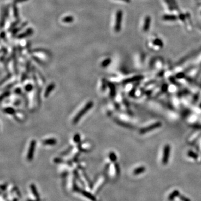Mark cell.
<instances>
[{"label":"cell","mask_w":201,"mask_h":201,"mask_svg":"<svg viewBox=\"0 0 201 201\" xmlns=\"http://www.w3.org/2000/svg\"><path fill=\"white\" fill-rule=\"evenodd\" d=\"M32 52H33V53H36V52H37V53H38V52H42H42H44V53H45L48 55H49L50 54V51H49L48 50H46L45 49H43V48H37V49H34L32 50Z\"/></svg>","instance_id":"cell-15"},{"label":"cell","mask_w":201,"mask_h":201,"mask_svg":"<svg viewBox=\"0 0 201 201\" xmlns=\"http://www.w3.org/2000/svg\"><path fill=\"white\" fill-rule=\"evenodd\" d=\"M28 1V0H14V4H16L17 3H20V2H25V1Z\"/></svg>","instance_id":"cell-25"},{"label":"cell","mask_w":201,"mask_h":201,"mask_svg":"<svg viewBox=\"0 0 201 201\" xmlns=\"http://www.w3.org/2000/svg\"><path fill=\"white\" fill-rule=\"evenodd\" d=\"M34 33V30L32 28H29L27 29L26 30H25L24 32H23L22 33L19 34L17 36V38L18 39H23L25 38L26 37H29V36H31Z\"/></svg>","instance_id":"cell-11"},{"label":"cell","mask_w":201,"mask_h":201,"mask_svg":"<svg viewBox=\"0 0 201 201\" xmlns=\"http://www.w3.org/2000/svg\"><path fill=\"white\" fill-rule=\"evenodd\" d=\"M2 111L4 113L6 114L13 116H14L16 112H17V110H16L14 107L11 106H6L3 107Z\"/></svg>","instance_id":"cell-12"},{"label":"cell","mask_w":201,"mask_h":201,"mask_svg":"<svg viewBox=\"0 0 201 201\" xmlns=\"http://www.w3.org/2000/svg\"><path fill=\"white\" fill-rule=\"evenodd\" d=\"M20 22V20H17L16 21L14 22L13 23H12L10 27V29H9V31H13L15 28H16V25H17V24Z\"/></svg>","instance_id":"cell-22"},{"label":"cell","mask_w":201,"mask_h":201,"mask_svg":"<svg viewBox=\"0 0 201 201\" xmlns=\"http://www.w3.org/2000/svg\"><path fill=\"white\" fill-rule=\"evenodd\" d=\"M27 22H24L23 24H22L21 26L15 28V29H14L13 31H13V35L16 34L18 33L19 31H20V30H22L24 27H25V26L27 25Z\"/></svg>","instance_id":"cell-14"},{"label":"cell","mask_w":201,"mask_h":201,"mask_svg":"<svg viewBox=\"0 0 201 201\" xmlns=\"http://www.w3.org/2000/svg\"><path fill=\"white\" fill-rule=\"evenodd\" d=\"M150 22H151V19L150 16H146L145 20V22L143 26V30L145 32H146L149 29L150 25Z\"/></svg>","instance_id":"cell-13"},{"label":"cell","mask_w":201,"mask_h":201,"mask_svg":"<svg viewBox=\"0 0 201 201\" xmlns=\"http://www.w3.org/2000/svg\"><path fill=\"white\" fill-rule=\"evenodd\" d=\"M154 44H155V45L159 46L160 47H163V42L161 41L160 39H155L154 42Z\"/></svg>","instance_id":"cell-23"},{"label":"cell","mask_w":201,"mask_h":201,"mask_svg":"<svg viewBox=\"0 0 201 201\" xmlns=\"http://www.w3.org/2000/svg\"><path fill=\"white\" fill-rule=\"evenodd\" d=\"M18 80L16 78H11L9 80H8L5 83V85H4L3 89L5 90V91L7 90H10V88H13V87L16 86V84H17Z\"/></svg>","instance_id":"cell-7"},{"label":"cell","mask_w":201,"mask_h":201,"mask_svg":"<svg viewBox=\"0 0 201 201\" xmlns=\"http://www.w3.org/2000/svg\"><path fill=\"white\" fill-rule=\"evenodd\" d=\"M77 145V147L80 152H89L92 149V145L89 142L81 141Z\"/></svg>","instance_id":"cell-5"},{"label":"cell","mask_w":201,"mask_h":201,"mask_svg":"<svg viewBox=\"0 0 201 201\" xmlns=\"http://www.w3.org/2000/svg\"><path fill=\"white\" fill-rule=\"evenodd\" d=\"M107 83H106V80L102 79L101 80V86H100V89H101L102 91H104L105 90L107 87Z\"/></svg>","instance_id":"cell-21"},{"label":"cell","mask_w":201,"mask_h":201,"mask_svg":"<svg viewBox=\"0 0 201 201\" xmlns=\"http://www.w3.org/2000/svg\"><path fill=\"white\" fill-rule=\"evenodd\" d=\"M123 17V13L121 10H119L116 15V21L115 24V31L116 33H119L121 29L122 21Z\"/></svg>","instance_id":"cell-2"},{"label":"cell","mask_w":201,"mask_h":201,"mask_svg":"<svg viewBox=\"0 0 201 201\" xmlns=\"http://www.w3.org/2000/svg\"><path fill=\"white\" fill-rule=\"evenodd\" d=\"M171 2H172V3L173 4H174V7L176 8V9H177L178 7H177V5H176V2H175V0H172Z\"/></svg>","instance_id":"cell-26"},{"label":"cell","mask_w":201,"mask_h":201,"mask_svg":"<svg viewBox=\"0 0 201 201\" xmlns=\"http://www.w3.org/2000/svg\"><path fill=\"white\" fill-rule=\"evenodd\" d=\"M73 141L75 144L78 145L81 142V136L79 134H75L73 137Z\"/></svg>","instance_id":"cell-18"},{"label":"cell","mask_w":201,"mask_h":201,"mask_svg":"<svg viewBox=\"0 0 201 201\" xmlns=\"http://www.w3.org/2000/svg\"><path fill=\"white\" fill-rule=\"evenodd\" d=\"M23 83V84L22 85V88L25 92L30 93V92L33 91L34 90V88L35 87L34 82L33 83L31 82V81H26L25 80Z\"/></svg>","instance_id":"cell-6"},{"label":"cell","mask_w":201,"mask_h":201,"mask_svg":"<svg viewBox=\"0 0 201 201\" xmlns=\"http://www.w3.org/2000/svg\"><path fill=\"white\" fill-rule=\"evenodd\" d=\"M36 144H37V142H36V141L35 140H31L29 144V149H28V150H27V154L26 155V158L27 160L29 161V162H30V161H31L33 159L34 152L35 150Z\"/></svg>","instance_id":"cell-4"},{"label":"cell","mask_w":201,"mask_h":201,"mask_svg":"<svg viewBox=\"0 0 201 201\" xmlns=\"http://www.w3.org/2000/svg\"><path fill=\"white\" fill-rule=\"evenodd\" d=\"M14 118L16 121L19 122H22L26 119V116L23 112L17 111V112L13 116Z\"/></svg>","instance_id":"cell-8"},{"label":"cell","mask_w":201,"mask_h":201,"mask_svg":"<svg viewBox=\"0 0 201 201\" xmlns=\"http://www.w3.org/2000/svg\"><path fill=\"white\" fill-rule=\"evenodd\" d=\"M13 11H14V15L15 18L19 19V10L17 7L16 6L15 4H14V6L13 7Z\"/></svg>","instance_id":"cell-20"},{"label":"cell","mask_w":201,"mask_h":201,"mask_svg":"<svg viewBox=\"0 0 201 201\" xmlns=\"http://www.w3.org/2000/svg\"><path fill=\"white\" fill-rule=\"evenodd\" d=\"M57 143V140L54 138H50L44 139L42 141V144L45 146H53Z\"/></svg>","instance_id":"cell-9"},{"label":"cell","mask_w":201,"mask_h":201,"mask_svg":"<svg viewBox=\"0 0 201 201\" xmlns=\"http://www.w3.org/2000/svg\"><path fill=\"white\" fill-rule=\"evenodd\" d=\"M80 151L77 148H73L72 150L67 155V158L66 159L67 162H73L75 161H77L78 156L80 155Z\"/></svg>","instance_id":"cell-3"},{"label":"cell","mask_w":201,"mask_h":201,"mask_svg":"<svg viewBox=\"0 0 201 201\" xmlns=\"http://www.w3.org/2000/svg\"><path fill=\"white\" fill-rule=\"evenodd\" d=\"M62 21L64 23H71L74 21V17L72 16H68L64 17Z\"/></svg>","instance_id":"cell-17"},{"label":"cell","mask_w":201,"mask_h":201,"mask_svg":"<svg viewBox=\"0 0 201 201\" xmlns=\"http://www.w3.org/2000/svg\"><path fill=\"white\" fill-rule=\"evenodd\" d=\"M120 1H123L125 2H126V3H130V0H120Z\"/></svg>","instance_id":"cell-27"},{"label":"cell","mask_w":201,"mask_h":201,"mask_svg":"<svg viewBox=\"0 0 201 201\" xmlns=\"http://www.w3.org/2000/svg\"><path fill=\"white\" fill-rule=\"evenodd\" d=\"M111 62V59L110 58H107L102 62L100 66H101L102 68H106V67L110 65Z\"/></svg>","instance_id":"cell-16"},{"label":"cell","mask_w":201,"mask_h":201,"mask_svg":"<svg viewBox=\"0 0 201 201\" xmlns=\"http://www.w3.org/2000/svg\"><path fill=\"white\" fill-rule=\"evenodd\" d=\"M109 158H110L111 160L114 161V160H116V155L114 153V152H111V153L109 155Z\"/></svg>","instance_id":"cell-24"},{"label":"cell","mask_w":201,"mask_h":201,"mask_svg":"<svg viewBox=\"0 0 201 201\" xmlns=\"http://www.w3.org/2000/svg\"><path fill=\"white\" fill-rule=\"evenodd\" d=\"M55 87V84L54 83H51L46 88L45 91L44 92V97L47 98L50 96L51 92L53 91Z\"/></svg>","instance_id":"cell-10"},{"label":"cell","mask_w":201,"mask_h":201,"mask_svg":"<svg viewBox=\"0 0 201 201\" xmlns=\"http://www.w3.org/2000/svg\"><path fill=\"white\" fill-rule=\"evenodd\" d=\"M163 19L167 21H174L176 20V17L174 15H165L163 16Z\"/></svg>","instance_id":"cell-19"},{"label":"cell","mask_w":201,"mask_h":201,"mask_svg":"<svg viewBox=\"0 0 201 201\" xmlns=\"http://www.w3.org/2000/svg\"><path fill=\"white\" fill-rule=\"evenodd\" d=\"M93 101H92V100L88 101L85 105L83 107V108H81V109L78 111V113L74 116V117L73 119V120H72V122H73V123L77 124L79 121V120L83 117V116L85 114H86L87 113V112L91 109L92 107H93Z\"/></svg>","instance_id":"cell-1"}]
</instances>
